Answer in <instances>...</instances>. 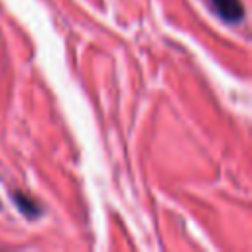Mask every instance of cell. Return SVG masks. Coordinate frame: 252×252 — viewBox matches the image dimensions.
Masks as SVG:
<instances>
[{
	"label": "cell",
	"mask_w": 252,
	"mask_h": 252,
	"mask_svg": "<svg viewBox=\"0 0 252 252\" xmlns=\"http://www.w3.org/2000/svg\"><path fill=\"white\" fill-rule=\"evenodd\" d=\"M217 16L228 24H238L244 18V8L240 0H211Z\"/></svg>",
	"instance_id": "1"
},
{
	"label": "cell",
	"mask_w": 252,
	"mask_h": 252,
	"mask_svg": "<svg viewBox=\"0 0 252 252\" xmlns=\"http://www.w3.org/2000/svg\"><path fill=\"white\" fill-rule=\"evenodd\" d=\"M12 199H14V203L18 205V209L22 211V215H26V217H30V219H35V217L41 215V209L37 207V203H35L32 197H28V195L16 191V193H12Z\"/></svg>",
	"instance_id": "2"
}]
</instances>
